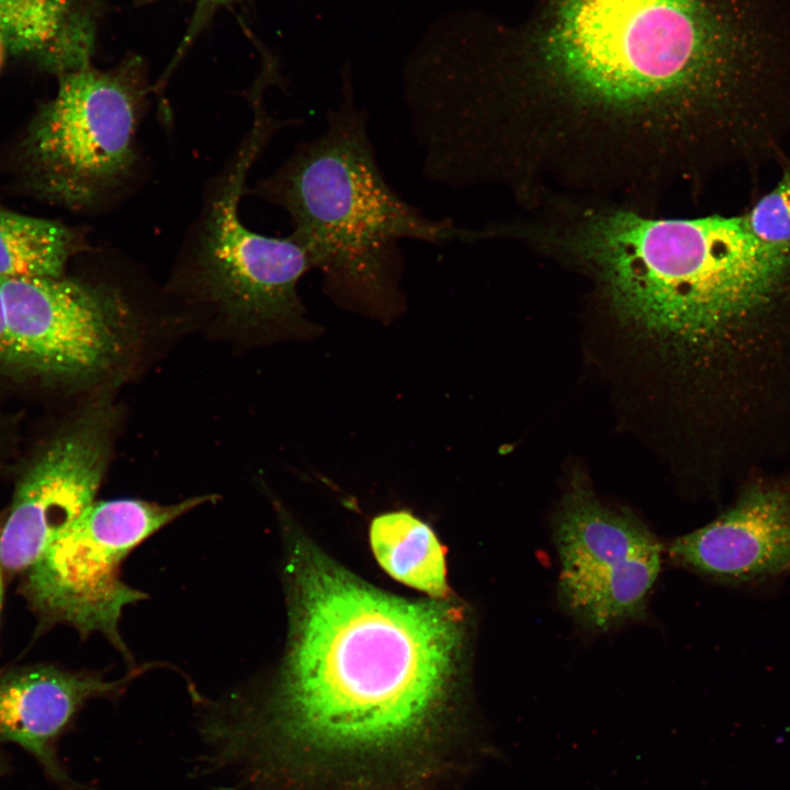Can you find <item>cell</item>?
Segmentation results:
<instances>
[{
    "mask_svg": "<svg viewBox=\"0 0 790 790\" xmlns=\"http://www.w3.org/2000/svg\"><path fill=\"white\" fill-rule=\"evenodd\" d=\"M0 360L11 362V351L7 331L5 313L2 292L0 287Z\"/></svg>",
    "mask_w": 790,
    "mask_h": 790,
    "instance_id": "obj_17",
    "label": "cell"
},
{
    "mask_svg": "<svg viewBox=\"0 0 790 790\" xmlns=\"http://www.w3.org/2000/svg\"><path fill=\"white\" fill-rule=\"evenodd\" d=\"M212 499L94 500L21 575V595L40 625L66 624L82 636L100 633L135 667L119 623L127 606L147 596L122 580L123 562L165 526Z\"/></svg>",
    "mask_w": 790,
    "mask_h": 790,
    "instance_id": "obj_5",
    "label": "cell"
},
{
    "mask_svg": "<svg viewBox=\"0 0 790 790\" xmlns=\"http://www.w3.org/2000/svg\"><path fill=\"white\" fill-rule=\"evenodd\" d=\"M743 216L751 232L761 241L790 247V163L775 188Z\"/></svg>",
    "mask_w": 790,
    "mask_h": 790,
    "instance_id": "obj_16",
    "label": "cell"
},
{
    "mask_svg": "<svg viewBox=\"0 0 790 790\" xmlns=\"http://www.w3.org/2000/svg\"><path fill=\"white\" fill-rule=\"evenodd\" d=\"M2 767H3V764H2V760H1V758H0V774H1V771H2Z\"/></svg>",
    "mask_w": 790,
    "mask_h": 790,
    "instance_id": "obj_21",
    "label": "cell"
},
{
    "mask_svg": "<svg viewBox=\"0 0 790 790\" xmlns=\"http://www.w3.org/2000/svg\"><path fill=\"white\" fill-rule=\"evenodd\" d=\"M11 362L63 379L115 370L133 342L124 301L64 276L0 279Z\"/></svg>",
    "mask_w": 790,
    "mask_h": 790,
    "instance_id": "obj_9",
    "label": "cell"
},
{
    "mask_svg": "<svg viewBox=\"0 0 790 790\" xmlns=\"http://www.w3.org/2000/svg\"><path fill=\"white\" fill-rule=\"evenodd\" d=\"M1 522H2V515L0 516V529H1ZM7 578L4 571L2 568L1 562H0V621H1V613L3 608V600H4V579Z\"/></svg>",
    "mask_w": 790,
    "mask_h": 790,
    "instance_id": "obj_18",
    "label": "cell"
},
{
    "mask_svg": "<svg viewBox=\"0 0 790 790\" xmlns=\"http://www.w3.org/2000/svg\"><path fill=\"white\" fill-rule=\"evenodd\" d=\"M0 34L12 52L58 76L90 66L94 26L78 0H0Z\"/></svg>",
    "mask_w": 790,
    "mask_h": 790,
    "instance_id": "obj_13",
    "label": "cell"
},
{
    "mask_svg": "<svg viewBox=\"0 0 790 790\" xmlns=\"http://www.w3.org/2000/svg\"><path fill=\"white\" fill-rule=\"evenodd\" d=\"M142 98L133 69L88 66L59 76L55 97L35 114L20 146L33 190L81 207L121 183L135 160Z\"/></svg>",
    "mask_w": 790,
    "mask_h": 790,
    "instance_id": "obj_6",
    "label": "cell"
},
{
    "mask_svg": "<svg viewBox=\"0 0 790 790\" xmlns=\"http://www.w3.org/2000/svg\"><path fill=\"white\" fill-rule=\"evenodd\" d=\"M557 596L583 629L600 633L645 616L663 545L632 512L602 503L576 474L552 522Z\"/></svg>",
    "mask_w": 790,
    "mask_h": 790,
    "instance_id": "obj_7",
    "label": "cell"
},
{
    "mask_svg": "<svg viewBox=\"0 0 790 790\" xmlns=\"http://www.w3.org/2000/svg\"><path fill=\"white\" fill-rule=\"evenodd\" d=\"M587 245L625 321L719 365L747 400L765 388L790 338V247L761 241L743 215L632 213L597 219Z\"/></svg>",
    "mask_w": 790,
    "mask_h": 790,
    "instance_id": "obj_3",
    "label": "cell"
},
{
    "mask_svg": "<svg viewBox=\"0 0 790 790\" xmlns=\"http://www.w3.org/2000/svg\"><path fill=\"white\" fill-rule=\"evenodd\" d=\"M780 0H534L488 34L503 82L535 79L589 102L675 101L727 158L756 163L790 132V46Z\"/></svg>",
    "mask_w": 790,
    "mask_h": 790,
    "instance_id": "obj_2",
    "label": "cell"
},
{
    "mask_svg": "<svg viewBox=\"0 0 790 790\" xmlns=\"http://www.w3.org/2000/svg\"><path fill=\"white\" fill-rule=\"evenodd\" d=\"M276 123L256 114L253 128L212 200L198 248L203 292L244 325L298 321L300 279L314 269L305 247L291 234L268 237L248 229L238 215L247 171Z\"/></svg>",
    "mask_w": 790,
    "mask_h": 790,
    "instance_id": "obj_8",
    "label": "cell"
},
{
    "mask_svg": "<svg viewBox=\"0 0 790 790\" xmlns=\"http://www.w3.org/2000/svg\"><path fill=\"white\" fill-rule=\"evenodd\" d=\"M81 237L63 223L0 206V279L65 275Z\"/></svg>",
    "mask_w": 790,
    "mask_h": 790,
    "instance_id": "obj_15",
    "label": "cell"
},
{
    "mask_svg": "<svg viewBox=\"0 0 790 790\" xmlns=\"http://www.w3.org/2000/svg\"><path fill=\"white\" fill-rule=\"evenodd\" d=\"M676 564L711 582L745 590L790 577V481L747 483L709 523L674 539Z\"/></svg>",
    "mask_w": 790,
    "mask_h": 790,
    "instance_id": "obj_11",
    "label": "cell"
},
{
    "mask_svg": "<svg viewBox=\"0 0 790 790\" xmlns=\"http://www.w3.org/2000/svg\"><path fill=\"white\" fill-rule=\"evenodd\" d=\"M326 114L321 134L302 143L260 185L290 215L292 235L320 271L327 292L387 318L402 306L400 241L437 246L475 241L482 234L452 219L429 218L387 182L350 83Z\"/></svg>",
    "mask_w": 790,
    "mask_h": 790,
    "instance_id": "obj_4",
    "label": "cell"
},
{
    "mask_svg": "<svg viewBox=\"0 0 790 790\" xmlns=\"http://www.w3.org/2000/svg\"><path fill=\"white\" fill-rule=\"evenodd\" d=\"M290 630L279 670L210 711L217 761L247 790H430L458 748L452 727L463 623L289 543Z\"/></svg>",
    "mask_w": 790,
    "mask_h": 790,
    "instance_id": "obj_1",
    "label": "cell"
},
{
    "mask_svg": "<svg viewBox=\"0 0 790 790\" xmlns=\"http://www.w3.org/2000/svg\"><path fill=\"white\" fill-rule=\"evenodd\" d=\"M115 426V409L100 405L55 438L19 478L0 529L7 577L22 575L95 500Z\"/></svg>",
    "mask_w": 790,
    "mask_h": 790,
    "instance_id": "obj_10",
    "label": "cell"
},
{
    "mask_svg": "<svg viewBox=\"0 0 790 790\" xmlns=\"http://www.w3.org/2000/svg\"><path fill=\"white\" fill-rule=\"evenodd\" d=\"M370 542L379 564L396 580L435 599L447 598L444 550L433 530L406 510L376 516Z\"/></svg>",
    "mask_w": 790,
    "mask_h": 790,
    "instance_id": "obj_14",
    "label": "cell"
},
{
    "mask_svg": "<svg viewBox=\"0 0 790 790\" xmlns=\"http://www.w3.org/2000/svg\"><path fill=\"white\" fill-rule=\"evenodd\" d=\"M5 42L0 34V68L3 61Z\"/></svg>",
    "mask_w": 790,
    "mask_h": 790,
    "instance_id": "obj_20",
    "label": "cell"
},
{
    "mask_svg": "<svg viewBox=\"0 0 790 790\" xmlns=\"http://www.w3.org/2000/svg\"><path fill=\"white\" fill-rule=\"evenodd\" d=\"M137 668L125 678L70 670L52 664L0 669V741L32 754L57 781L69 782L55 754V743L89 700L120 695Z\"/></svg>",
    "mask_w": 790,
    "mask_h": 790,
    "instance_id": "obj_12",
    "label": "cell"
},
{
    "mask_svg": "<svg viewBox=\"0 0 790 790\" xmlns=\"http://www.w3.org/2000/svg\"><path fill=\"white\" fill-rule=\"evenodd\" d=\"M228 1H232V0H200V9H201V8H202V9H205V8H207V7H213V5L222 4V3L228 2Z\"/></svg>",
    "mask_w": 790,
    "mask_h": 790,
    "instance_id": "obj_19",
    "label": "cell"
}]
</instances>
